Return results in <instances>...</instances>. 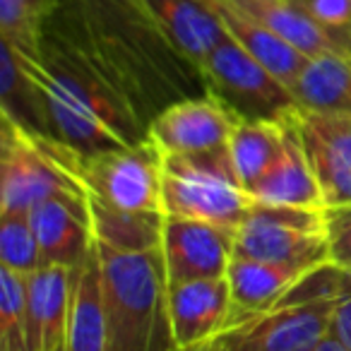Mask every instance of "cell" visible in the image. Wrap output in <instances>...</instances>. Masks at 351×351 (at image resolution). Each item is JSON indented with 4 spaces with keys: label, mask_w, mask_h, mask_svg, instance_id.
I'll return each instance as SVG.
<instances>
[{
    "label": "cell",
    "mask_w": 351,
    "mask_h": 351,
    "mask_svg": "<svg viewBox=\"0 0 351 351\" xmlns=\"http://www.w3.org/2000/svg\"><path fill=\"white\" fill-rule=\"evenodd\" d=\"M202 351H215V349H212V346H207V349H202Z\"/></svg>",
    "instance_id": "34"
},
{
    "label": "cell",
    "mask_w": 351,
    "mask_h": 351,
    "mask_svg": "<svg viewBox=\"0 0 351 351\" xmlns=\"http://www.w3.org/2000/svg\"><path fill=\"white\" fill-rule=\"evenodd\" d=\"M161 202L166 217H186L236 229L255 200L236 178L226 145L200 154L164 156Z\"/></svg>",
    "instance_id": "5"
},
{
    "label": "cell",
    "mask_w": 351,
    "mask_h": 351,
    "mask_svg": "<svg viewBox=\"0 0 351 351\" xmlns=\"http://www.w3.org/2000/svg\"><path fill=\"white\" fill-rule=\"evenodd\" d=\"M236 229L212 221L166 217L161 234V260L169 284L221 279L234 258Z\"/></svg>",
    "instance_id": "9"
},
{
    "label": "cell",
    "mask_w": 351,
    "mask_h": 351,
    "mask_svg": "<svg viewBox=\"0 0 351 351\" xmlns=\"http://www.w3.org/2000/svg\"><path fill=\"white\" fill-rule=\"evenodd\" d=\"M89 195L128 212H159L164 183V154L145 137L130 147H113L82 159Z\"/></svg>",
    "instance_id": "8"
},
{
    "label": "cell",
    "mask_w": 351,
    "mask_h": 351,
    "mask_svg": "<svg viewBox=\"0 0 351 351\" xmlns=\"http://www.w3.org/2000/svg\"><path fill=\"white\" fill-rule=\"evenodd\" d=\"M303 149L322 191L325 210L351 205V116L293 111Z\"/></svg>",
    "instance_id": "12"
},
{
    "label": "cell",
    "mask_w": 351,
    "mask_h": 351,
    "mask_svg": "<svg viewBox=\"0 0 351 351\" xmlns=\"http://www.w3.org/2000/svg\"><path fill=\"white\" fill-rule=\"evenodd\" d=\"M68 351H106V313H104L101 258L94 243L80 267L73 269V298H70Z\"/></svg>",
    "instance_id": "21"
},
{
    "label": "cell",
    "mask_w": 351,
    "mask_h": 351,
    "mask_svg": "<svg viewBox=\"0 0 351 351\" xmlns=\"http://www.w3.org/2000/svg\"><path fill=\"white\" fill-rule=\"evenodd\" d=\"M234 255L296 267L327 265L325 210L253 202L245 219L236 226Z\"/></svg>",
    "instance_id": "6"
},
{
    "label": "cell",
    "mask_w": 351,
    "mask_h": 351,
    "mask_svg": "<svg viewBox=\"0 0 351 351\" xmlns=\"http://www.w3.org/2000/svg\"><path fill=\"white\" fill-rule=\"evenodd\" d=\"M234 3L258 17L279 39L293 46L306 58H315L322 53H351V36L325 29L313 17L308 0H234Z\"/></svg>",
    "instance_id": "19"
},
{
    "label": "cell",
    "mask_w": 351,
    "mask_h": 351,
    "mask_svg": "<svg viewBox=\"0 0 351 351\" xmlns=\"http://www.w3.org/2000/svg\"><path fill=\"white\" fill-rule=\"evenodd\" d=\"M207 94L219 99L239 121H282L296 108L289 84L226 36L197 68Z\"/></svg>",
    "instance_id": "7"
},
{
    "label": "cell",
    "mask_w": 351,
    "mask_h": 351,
    "mask_svg": "<svg viewBox=\"0 0 351 351\" xmlns=\"http://www.w3.org/2000/svg\"><path fill=\"white\" fill-rule=\"evenodd\" d=\"M132 10L173 53L195 68L229 36L210 0H135Z\"/></svg>",
    "instance_id": "11"
},
{
    "label": "cell",
    "mask_w": 351,
    "mask_h": 351,
    "mask_svg": "<svg viewBox=\"0 0 351 351\" xmlns=\"http://www.w3.org/2000/svg\"><path fill=\"white\" fill-rule=\"evenodd\" d=\"M60 351H68V349H65V346H63V349H60Z\"/></svg>",
    "instance_id": "35"
},
{
    "label": "cell",
    "mask_w": 351,
    "mask_h": 351,
    "mask_svg": "<svg viewBox=\"0 0 351 351\" xmlns=\"http://www.w3.org/2000/svg\"><path fill=\"white\" fill-rule=\"evenodd\" d=\"M39 77L46 94L51 135L80 156L113 147H130L147 137L121 82L108 65L97 63L92 49L77 46L46 27L39 56Z\"/></svg>",
    "instance_id": "1"
},
{
    "label": "cell",
    "mask_w": 351,
    "mask_h": 351,
    "mask_svg": "<svg viewBox=\"0 0 351 351\" xmlns=\"http://www.w3.org/2000/svg\"><path fill=\"white\" fill-rule=\"evenodd\" d=\"M330 335L346 351H351V272H344V269L337 272V296L335 308H332Z\"/></svg>",
    "instance_id": "29"
},
{
    "label": "cell",
    "mask_w": 351,
    "mask_h": 351,
    "mask_svg": "<svg viewBox=\"0 0 351 351\" xmlns=\"http://www.w3.org/2000/svg\"><path fill=\"white\" fill-rule=\"evenodd\" d=\"M97 248L101 258L106 351H178L161 248L149 253H118L101 243Z\"/></svg>",
    "instance_id": "2"
},
{
    "label": "cell",
    "mask_w": 351,
    "mask_h": 351,
    "mask_svg": "<svg viewBox=\"0 0 351 351\" xmlns=\"http://www.w3.org/2000/svg\"><path fill=\"white\" fill-rule=\"evenodd\" d=\"M63 0H0V39L29 56H41L44 32Z\"/></svg>",
    "instance_id": "25"
},
{
    "label": "cell",
    "mask_w": 351,
    "mask_h": 351,
    "mask_svg": "<svg viewBox=\"0 0 351 351\" xmlns=\"http://www.w3.org/2000/svg\"><path fill=\"white\" fill-rule=\"evenodd\" d=\"M44 265L80 267L92 253L94 231L89 217V200L51 197L29 212Z\"/></svg>",
    "instance_id": "15"
},
{
    "label": "cell",
    "mask_w": 351,
    "mask_h": 351,
    "mask_svg": "<svg viewBox=\"0 0 351 351\" xmlns=\"http://www.w3.org/2000/svg\"><path fill=\"white\" fill-rule=\"evenodd\" d=\"M287 145V128L282 121H239L229 137V156L236 178L248 191L260 176H265Z\"/></svg>",
    "instance_id": "24"
},
{
    "label": "cell",
    "mask_w": 351,
    "mask_h": 351,
    "mask_svg": "<svg viewBox=\"0 0 351 351\" xmlns=\"http://www.w3.org/2000/svg\"><path fill=\"white\" fill-rule=\"evenodd\" d=\"M73 269L44 265L27 277V351H60L68 339Z\"/></svg>",
    "instance_id": "14"
},
{
    "label": "cell",
    "mask_w": 351,
    "mask_h": 351,
    "mask_svg": "<svg viewBox=\"0 0 351 351\" xmlns=\"http://www.w3.org/2000/svg\"><path fill=\"white\" fill-rule=\"evenodd\" d=\"M171 327L178 351H202L231 327L234 303L226 277L169 284Z\"/></svg>",
    "instance_id": "13"
},
{
    "label": "cell",
    "mask_w": 351,
    "mask_h": 351,
    "mask_svg": "<svg viewBox=\"0 0 351 351\" xmlns=\"http://www.w3.org/2000/svg\"><path fill=\"white\" fill-rule=\"evenodd\" d=\"M51 197L89 200L82 156L0 113V215H29Z\"/></svg>",
    "instance_id": "3"
},
{
    "label": "cell",
    "mask_w": 351,
    "mask_h": 351,
    "mask_svg": "<svg viewBox=\"0 0 351 351\" xmlns=\"http://www.w3.org/2000/svg\"><path fill=\"white\" fill-rule=\"evenodd\" d=\"M313 351H346V349H344V346L339 344V341L335 339V337H332V335H327L325 339H322L320 344H317V346H315V349H313Z\"/></svg>",
    "instance_id": "31"
},
{
    "label": "cell",
    "mask_w": 351,
    "mask_h": 351,
    "mask_svg": "<svg viewBox=\"0 0 351 351\" xmlns=\"http://www.w3.org/2000/svg\"><path fill=\"white\" fill-rule=\"evenodd\" d=\"M210 5L215 8L226 34L241 49L248 51L255 60H260L274 77H279L284 84H291L298 77V73L308 60L306 56L298 53L284 39H279L267 25H263L258 17L243 10L234 0H210Z\"/></svg>",
    "instance_id": "20"
},
{
    "label": "cell",
    "mask_w": 351,
    "mask_h": 351,
    "mask_svg": "<svg viewBox=\"0 0 351 351\" xmlns=\"http://www.w3.org/2000/svg\"><path fill=\"white\" fill-rule=\"evenodd\" d=\"M289 89L303 111L351 116V53L308 58Z\"/></svg>",
    "instance_id": "22"
},
{
    "label": "cell",
    "mask_w": 351,
    "mask_h": 351,
    "mask_svg": "<svg viewBox=\"0 0 351 351\" xmlns=\"http://www.w3.org/2000/svg\"><path fill=\"white\" fill-rule=\"evenodd\" d=\"M0 267L25 277L44 267L29 215H0Z\"/></svg>",
    "instance_id": "26"
},
{
    "label": "cell",
    "mask_w": 351,
    "mask_h": 351,
    "mask_svg": "<svg viewBox=\"0 0 351 351\" xmlns=\"http://www.w3.org/2000/svg\"><path fill=\"white\" fill-rule=\"evenodd\" d=\"M0 351H17V349H10V346H0Z\"/></svg>",
    "instance_id": "33"
},
{
    "label": "cell",
    "mask_w": 351,
    "mask_h": 351,
    "mask_svg": "<svg viewBox=\"0 0 351 351\" xmlns=\"http://www.w3.org/2000/svg\"><path fill=\"white\" fill-rule=\"evenodd\" d=\"M89 217L97 243L118 253H149L161 248L166 215L128 212L89 195Z\"/></svg>",
    "instance_id": "23"
},
{
    "label": "cell",
    "mask_w": 351,
    "mask_h": 351,
    "mask_svg": "<svg viewBox=\"0 0 351 351\" xmlns=\"http://www.w3.org/2000/svg\"><path fill=\"white\" fill-rule=\"evenodd\" d=\"M296 111V108H293ZM293 111L284 116L287 128V145L279 161L260 176L258 181L248 188V195L263 205H284V207H313L325 210L322 191L317 186V178L313 173V166L303 149L301 135H298Z\"/></svg>",
    "instance_id": "16"
},
{
    "label": "cell",
    "mask_w": 351,
    "mask_h": 351,
    "mask_svg": "<svg viewBox=\"0 0 351 351\" xmlns=\"http://www.w3.org/2000/svg\"><path fill=\"white\" fill-rule=\"evenodd\" d=\"M315 269L317 267H296V265L265 263V260L234 255L229 272H226L231 303H234L231 325L272 308L274 303L287 298L303 279L311 277Z\"/></svg>",
    "instance_id": "17"
},
{
    "label": "cell",
    "mask_w": 351,
    "mask_h": 351,
    "mask_svg": "<svg viewBox=\"0 0 351 351\" xmlns=\"http://www.w3.org/2000/svg\"><path fill=\"white\" fill-rule=\"evenodd\" d=\"M325 219L330 263L344 272H351V205L325 210Z\"/></svg>",
    "instance_id": "28"
},
{
    "label": "cell",
    "mask_w": 351,
    "mask_h": 351,
    "mask_svg": "<svg viewBox=\"0 0 351 351\" xmlns=\"http://www.w3.org/2000/svg\"><path fill=\"white\" fill-rule=\"evenodd\" d=\"M113 3H118V5H125V8H130V10H132V3H135V0H113Z\"/></svg>",
    "instance_id": "32"
},
{
    "label": "cell",
    "mask_w": 351,
    "mask_h": 351,
    "mask_svg": "<svg viewBox=\"0 0 351 351\" xmlns=\"http://www.w3.org/2000/svg\"><path fill=\"white\" fill-rule=\"evenodd\" d=\"M27 277L0 267V346L27 351Z\"/></svg>",
    "instance_id": "27"
},
{
    "label": "cell",
    "mask_w": 351,
    "mask_h": 351,
    "mask_svg": "<svg viewBox=\"0 0 351 351\" xmlns=\"http://www.w3.org/2000/svg\"><path fill=\"white\" fill-rule=\"evenodd\" d=\"M308 8L325 29L351 36V0H308Z\"/></svg>",
    "instance_id": "30"
},
{
    "label": "cell",
    "mask_w": 351,
    "mask_h": 351,
    "mask_svg": "<svg viewBox=\"0 0 351 351\" xmlns=\"http://www.w3.org/2000/svg\"><path fill=\"white\" fill-rule=\"evenodd\" d=\"M337 272L332 263L317 267L287 298L231 325L210 346L215 351H313L330 335Z\"/></svg>",
    "instance_id": "4"
},
{
    "label": "cell",
    "mask_w": 351,
    "mask_h": 351,
    "mask_svg": "<svg viewBox=\"0 0 351 351\" xmlns=\"http://www.w3.org/2000/svg\"><path fill=\"white\" fill-rule=\"evenodd\" d=\"M239 118L212 94L173 101L149 121L147 137L164 156L200 154L229 145Z\"/></svg>",
    "instance_id": "10"
},
{
    "label": "cell",
    "mask_w": 351,
    "mask_h": 351,
    "mask_svg": "<svg viewBox=\"0 0 351 351\" xmlns=\"http://www.w3.org/2000/svg\"><path fill=\"white\" fill-rule=\"evenodd\" d=\"M0 113L27 130L51 135L39 56L25 53L5 39H0Z\"/></svg>",
    "instance_id": "18"
}]
</instances>
